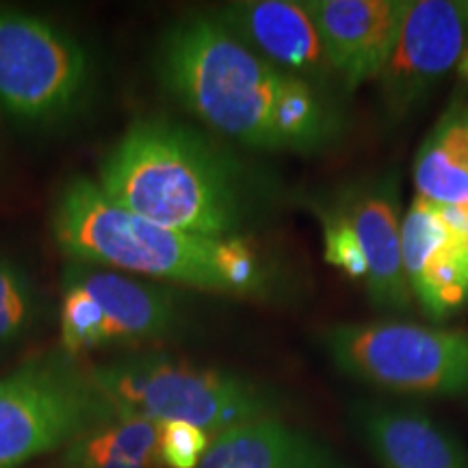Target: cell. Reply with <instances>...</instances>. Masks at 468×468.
I'll list each match as a JSON object with an SVG mask.
<instances>
[{
    "label": "cell",
    "mask_w": 468,
    "mask_h": 468,
    "mask_svg": "<svg viewBox=\"0 0 468 468\" xmlns=\"http://www.w3.org/2000/svg\"><path fill=\"white\" fill-rule=\"evenodd\" d=\"M154 72L186 113L245 150L313 156L347 133L336 93L271 66L213 14L172 22L156 44Z\"/></svg>",
    "instance_id": "obj_1"
},
{
    "label": "cell",
    "mask_w": 468,
    "mask_h": 468,
    "mask_svg": "<svg viewBox=\"0 0 468 468\" xmlns=\"http://www.w3.org/2000/svg\"><path fill=\"white\" fill-rule=\"evenodd\" d=\"M98 186L117 207L172 230L250 239L265 218L267 180L185 122L139 117L107 152Z\"/></svg>",
    "instance_id": "obj_2"
},
{
    "label": "cell",
    "mask_w": 468,
    "mask_h": 468,
    "mask_svg": "<svg viewBox=\"0 0 468 468\" xmlns=\"http://www.w3.org/2000/svg\"><path fill=\"white\" fill-rule=\"evenodd\" d=\"M50 232L68 261L152 282L245 300H276L284 291L280 267L250 239H210L152 224L111 202L87 176L58 189Z\"/></svg>",
    "instance_id": "obj_3"
},
{
    "label": "cell",
    "mask_w": 468,
    "mask_h": 468,
    "mask_svg": "<svg viewBox=\"0 0 468 468\" xmlns=\"http://www.w3.org/2000/svg\"><path fill=\"white\" fill-rule=\"evenodd\" d=\"M91 376L120 419L189 423L210 436L284 412L276 390L256 379L161 351L104 362L91 367Z\"/></svg>",
    "instance_id": "obj_4"
},
{
    "label": "cell",
    "mask_w": 468,
    "mask_h": 468,
    "mask_svg": "<svg viewBox=\"0 0 468 468\" xmlns=\"http://www.w3.org/2000/svg\"><path fill=\"white\" fill-rule=\"evenodd\" d=\"M120 419L91 367L55 349L0 378V468L61 453L93 427Z\"/></svg>",
    "instance_id": "obj_5"
},
{
    "label": "cell",
    "mask_w": 468,
    "mask_h": 468,
    "mask_svg": "<svg viewBox=\"0 0 468 468\" xmlns=\"http://www.w3.org/2000/svg\"><path fill=\"white\" fill-rule=\"evenodd\" d=\"M338 371L414 397H468V332L401 321L338 324L319 335Z\"/></svg>",
    "instance_id": "obj_6"
},
{
    "label": "cell",
    "mask_w": 468,
    "mask_h": 468,
    "mask_svg": "<svg viewBox=\"0 0 468 468\" xmlns=\"http://www.w3.org/2000/svg\"><path fill=\"white\" fill-rule=\"evenodd\" d=\"M185 321L183 297L169 284L68 261L58 306V349L68 356L165 341Z\"/></svg>",
    "instance_id": "obj_7"
},
{
    "label": "cell",
    "mask_w": 468,
    "mask_h": 468,
    "mask_svg": "<svg viewBox=\"0 0 468 468\" xmlns=\"http://www.w3.org/2000/svg\"><path fill=\"white\" fill-rule=\"evenodd\" d=\"M93 58L76 35L0 5V109L25 126H57L85 107Z\"/></svg>",
    "instance_id": "obj_8"
},
{
    "label": "cell",
    "mask_w": 468,
    "mask_h": 468,
    "mask_svg": "<svg viewBox=\"0 0 468 468\" xmlns=\"http://www.w3.org/2000/svg\"><path fill=\"white\" fill-rule=\"evenodd\" d=\"M468 50L464 17L452 0H412L388 61L378 74V96L390 122H403L458 69Z\"/></svg>",
    "instance_id": "obj_9"
},
{
    "label": "cell",
    "mask_w": 468,
    "mask_h": 468,
    "mask_svg": "<svg viewBox=\"0 0 468 468\" xmlns=\"http://www.w3.org/2000/svg\"><path fill=\"white\" fill-rule=\"evenodd\" d=\"M399 197V176L386 172L349 180L317 204L356 234L367 259V295L384 314H406L414 303L401 259Z\"/></svg>",
    "instance_id": "obj_10"
},
{
    "label": "cell",
    "mask_w": 468,
    "mask_h": 468,
    "mask_svg": "<svg viewBox=\"0 0 468 468\" xmlns=\"http://www.w3.org/2000/svg\"><path fill=\"white\" fill-rule=\"evenodd\" d=\"M412 0H302L321 35L345 93H354L388 61Z\"/></svg>",
    "instance_id": "obj_11"
},
{
    "label": "cell",
    "mask_w": 468,
    "mask_h": 468,
    "mask_svg": "<svg viewBox=\"0 0 468 468\" xmlns=\"http://www.w3.org/2000/svg\"><path fill=\"white\" fill-rule=\"evenodd\" d=\"M239 42L295 79L330 93L343 90L313 17L292 0H239L213 14Z\"/></svg>",
    "instance_id": "obj_12"
},
{
    "label": "cell",
    "mask_w": 468,
    "mask_h": 468,
    "mask_svg": "<svg viewBox=\"0 0 468 468\" xmlns=\"http://www.w3.org/2000/svg\"><path fill=\"white\" fill-rule=\"evenodd\" d=\"M347 414L354 434L382 468H468L466 444L425 410L360 399Z\"/></svg>",
    "instance_id": "obj_13"
},
{
    "label": "cell",
    "mask_w": 468,
    "mask_h": 468,
    "mask_svg": "<svg viewBox=\"0 0 468 468\" xmlns=\"http://www.w3.org/2000/svg\"><path fill=\"white\" fill-rule=\"evenodd\" d=\"M197 468H354L330 444L269 417L213 436Z\"/></svg>",
    "instance_id": "obj_14"
},
{
    "label": "cell",
    "mask_w": 468,
    "mask_h": 468,
    "mask_svg": "<svg viewBox=\"0 0 468 468\" xmlns=\"http://www.w3.org/2000/svg\"><path fill=\"white\" fill-rule=\"evenodd\" d=\"M414 186L431 204H468V101L455 96L414 156Z\"/></svg>",
    "instance_id": "obj_15"
},
{
    "label": "cell",
    "mask_w": 468,
    "mask_h": 468,
    "mask_svg": "<svg viewBox=\"0 0 468 468\" xmlns=\"http://www.w3.org/2000/svg\"><path fill=\"white\" fill-rule=\"evenodd\" d=\"M161 425L115 419L93 427L58 453V468H165L159 453Z\"/></svg>",
    "instance_id": "obj_16"
},
{
    "label": "cell",
    "mask_w": 468,
    "mask_h": 468,
    "mask_svg": "<svg viewBox=\"0 0 468 468\" xmlns=\"http://www.w3.org/2000/svg\"><path fill=\"white\" fill-rule=\"evenodd\" d=\"M414 302L441 324L468 302V245L452 237L425 271L410 284Z\"/></svg>",
    "instance_id": "obj_17"
},
{
    "label": "cell",
    "mask_w": 468,
    "mask_h": 468,
    "mask_svg": "<svg viewBox=\"0 0 468 468\" xmlns=\"http://www.w3.org/2000/svg\"><path fill=\"white\" fill-rule=\"evenodd\" d=\"M42 317V292L25 262L0 254V354L33 335Z\"/></svg>",
    "instance_id": "obj_18"
},
{
    "label": "cell",
    "mask_w": 468,
    "mask_h": 468,
    "mask_svg": "<svg viewBox=\"0 0 468 468\" xmlns=\"http://www.w3.org/2000/svg\"><path fill=\"white\" fill-rule=\"evenodd\" d=\"M452 241V232L438 215L436 204L414 197L401 221V259L408 284H412L431 259Z\"/></svg>",
    "instance_id": "obj_19"
},
{
    "label": "cell",
    "mask_w": 468,
    "mask_h": 468,
    "mask_svg": "<svg viewBox=\"0 0 468 468\" xmlns=\"http://www.w3.org/2000/svg\"><path fill=\"white\" fill-rule=\"evenodd\" d=\"M317 218L321 221V232H324V259L332 267L341 269L351 280H367V259L362 251L358 239L351 232V228L327 213V210L314 207Z\"/></svg>",
    "instance_id": "obj_20"
},
{
    "label": "cell",
    "mask_w": 468,
    "mask_h": 468,
    "mask_svg": "<svg viewBox=\"0 0 468 468\" xmlns=\"http://www.w3.org/2000/svg\"><path fill=\"white\" fill-rule=\"evenodd\" d=\"M213 436L189 423H163L159 453L165 468H197Z\"/></svg>",
    "instance_id": "obj_21"
},
{
    "label": "cell",
    "mask_w": 468,
    "mask_h": 468,
    "mask_svg": "<svg viewBox=\"0 0 468 468\" xmlns=\"http://www.w3.org/2000/svg\"><path fill=\"white\" fill-rule=\"evenodd\" d=\"M458 74L468 83V50L464 52V57H462V61L458 63Z\"/></svg>",
    "instance_id": "obj_22"
},
{
    "label": "cell",
    "mask_w": 468,
    "mask_h": 468,
    "mask_svg": "<svg viewBox=\"0 0 468 468\" xmlns=\"http://www.w3.org/2000/svg\"><path fill=\"white\" fill-rule=\"evenodd\" d=\"M458 7L462 11V17H464V27H466V35H468V0H462V3H458Z\"/></svg>",
    "instance_id": "obj_23"
}]
</instances>
